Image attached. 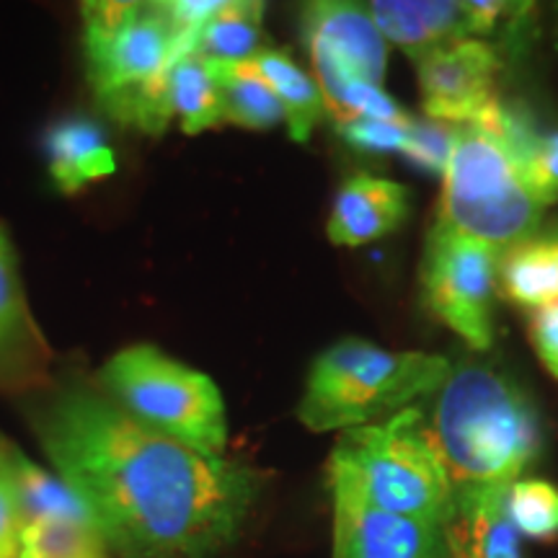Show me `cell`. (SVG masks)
I'll use <instances>...</instances> for the list:
<instances>
[{
  "label": "cell",
  "mask_w": 558,
  "mask_h": 558,
  "mask_svg": "<svg viewBox=\"0 0 558 558\" xmlns=\"http://www.w3.org/2000/svg\"><path fill=\"white\" fill-rule=\"evenodd\" d=\"M411 117L401 122H378V120H354L347 124H337L339 135L347 140L352 148L365 153H403L411 130Z\"/></svg>",
  "instance_id": "cell-27"
},
{
  "label": "cell",
  "mask_w": 558,
  "mask_h": 558,
  "mask_svg": "<svg viewBox=\"0 0 558 558\" xmlns=\"http://www.w3.org/2000/svg\"><path fill=\"white\" fill-rule=\"evenodd\" d=\"M109 554L90 518L34 520L21 533L19 558H109Z\"/></svg>",
  "instance_id": "cell-22"
},
{
  "label": "cell",
  "mask_w": 558,
  "mask_h": 558,
  "mask_svg": "<svg viewBox=\"0 0 558 558\" xmlns=\"http://www.w3.org/2000/svg\"><path fill=\"white\" fill-rule=\"evenodd\" d=\"M329 463L383 512L439 527L448 520L450 476L432 442L427 418L414 407L378 424L344 429Z\"/></svg>",
  "instance_id": "cell-5"
},
{
  "label": "cell",
  "mask_w": 558,
  "mask_h": 558,
  "mask_svg": "<svg viewBox=\"0 0 558 558\" xmlns=\"http://www.w3.org/2000/svg\"><path fill=\"white\" fill-rule=\"evenodd\" d=\"M24 401L45 456L120 558L215 556L267 486L254 465L137 422L96 383L52 380Z\"/></svg>",
  "instance_id": "cell-1"
},
{
  "label": "cell",
  "mask_w": 558,
  "mask_h": 558,
  "mask_svg": "<svg viewBox=\"0 0 558 558\" xmlns=\"http://www.w3.org/2000/svg\"><path fill=\"white\" fill-rule=\"evenodd\" d=\"M452 140H456V128L442 122H411L407 148L403 156L422 166L424 171H445L448 163Z\"/></svg>",
  "instance_id": "cell-26"
},
{
  "label": "cell",
  "mask_w": 558,
  "mask_h": 558,
  "mask_svg": "<svg viewBox=\"0 0 558 558\" xmlns=\"http://www.w3.org/2000/svg\"><path fill=\"white\" fill-rule=\"evenodd\" d=\"M50 177L62 194H78L114 173L117 160L99 124L70 117L54 124L45 140Z\"/></svg>",
  "instance_id": "cell-16"
},
{
  "label": "cell",
  "mask_w": 558,
  "mask_h": 558,
  "mask_svg": "<svg viewBox=\"0 0 558 558\" xmlns=\"http://www.w3.org/2000/svg\"><path fill=\"white\" fill-rule=\"evenodd\" d=\"M507 514L525 538L550 543L558 538V486L541 478L514 481L507 488Z\"/></svg>",
  "instance_id": "cell-24"
},
{
  "label": "cell",
  "mask_w": 558,
  "mask_h": 558,
  "mask_svg": "<svg viewBox=\"0 0 558 558\" xmlns=\"http://www.w3.org/2000/svg\"><path fill=\"white\" fill-rule=\"evenodd\" d=\"M407 186L399 181L357 173L339 186L326 233L337 246H365L393 233L407 220Z\"/></svg>",
  "instance_id": "cell-13"
},
{
  "label": "cell",
  "mask_w": 558,
  "mask_h": 558,
  "mask_svg": "<svg viewBox=\"0 0 558 558\" xmlns=\"http://www.w3.org/2000/svg\"><path fill=\"white\" fill-rule=\"evenodd\" d=\"M369 16L386 41L399 45L411 60L460 39H473L465 0H373Z\"/></svg>",
  "instance_id": "cell-15"
},
{
  "label": "cell",
  "mask_w": 558,
  "mask_h": 558,
  "mask_svg": "<svg viewBox=\"0 0 558 558\" xmlns=\"http://www.w3.org/2000/svg\"><path fill=\"white\" fill-rule=\"evenodd\" d=\"M262 24L264 3L222 0L220 11L197 32L194 52L209 62H246L264 50Z\"/></svg>",
  "instance_id": "cell-19"
},
{
  "label": "cell",
  "mask_w": 558,
  "mask_h": 558,
  "mask_svg": "<svg viewBox=\"0 0 558 558\" xmlns=\"http://www.w3.org/2000/svg\"><path fill=\"white\" fill-rule=\"evenodd\" d=\"M209 68L220 86L222 122L243 130H269L284 122L282 104L246 62H209Z\"/></svg>",
  "instance_id": "cell-20"
},
{
  "label": "cell",
  "mask_w": 558,
  "mask_h": 558,
  "mask_svg": "<svg viewBox=\"0 0 558 558\" xmlns=\"http://www.w3.org/2000/svg\"><path fill=\"white\" fill-rule=\"evenodd\" d=\"M525 171L543 205L548 207L550 202L558 199V132L541 137L538 150L533 153Z\"/></svg>",
  "instance_id": "cell-28"
},
{
  "label": "cell",
  "mask_w": 558,
  "mask_h": 558,
  "mask_svg": "<svg viewBox=\"0 0 558 558\" xmlns=\"http://www.w3.org/2000/svg\"><path fill=\"white\" fill-rule=\"evenodd\" d=\"M501 251L442 222L429 230L422 259V292L432 316L473 349L492 347V300Z\"/></svg>",
  "instance_id": "cell-8"
},
{
  "label": "cell",
  "mask_w": 558,
  "mask_h": 558,
  "mask_svg": "<svg viewBox=\"0 0 558 558\" xmlns=\"http://www.w3.org/2000/svg\"><path fill=\"white\" fill-rule=\"evenodd\" d=\"M16 486L21 501V518L24 527L34 520L45 518H90L83 501L70 492V486L60 476H52L39 469L16 448ZM94 520V518H90Z\"/></svg>",
  "instance_id": "cell-23"
},
{
  "label": "cell",
  "mask_w": 558,
  "mask_h": 558,
  "mask_svg": "<svg viewBox=\"0 0 558 558\" xmlns=\"http://www.w3.org/2000/svg\"><path fill=\"white\" fill-rule=\"evenodd\" d=\"M171 111L186 135L222 124V96L213 68L197 52L177 62L171 73Z\"/></svg>",
  "instance_id": "cell-21"
},
{
  "label": "cell",
  "mask_w": 558,
  "mask_h": 558,
  "mask_svg": "<svg viewBox=\"0 0 558 558\" xmlns=\"http://www.w3.org/2000/svg\"><path fill=\"white\" fill-rule=\"evenodd\" d=\"M96 386L160 435L207 456H226L228 416L218 386L158 347L120 349L101 367Z\"/></svg>",
  "instance_id": "cell-7"
},
{
  "label": "cell",
  "mask_w": 558,
  "mask_h": 558,
  "mask_svg": "<svg viewBox=\"0 0 558 558\" xmlns=\"http://www.w3.org/2000/svg\"><path fill=\"white\" fill-rule=\"evenodd\" d=\"M246 68L271 88L284 109V124L295 143H308L311 132L324 120V96L313 75L305 73L288 52L262 50L246 60Z\"/></svg>",
  "instance_id": "cell-17"
},
{
  "label": "cell",
  "mask_w": 558,
  "mask_h": 558,
  "mask_svg": "<svg viewBox=\"0 0 558 558\" xmlns=\"http://www.w3.org/2000/svg\"><path fill=\"white\" fill-rule=\"evenodd\" d=\"M24 518L16 486V445L0 435V558H19Z\"/></svg>",
  "instance_id": "cell-25"
},
{
  "label": "cell",
  "mask_w": 558,
  "mask_h": 558,
  "mask_svg": "<svg viewBox=\"0 0 558 558\" xmlns=\"http://www.w3.org/2000/svg\"><path fill=\"white\" fill-rule=\"evenodd\" d=\"M499 284L522 308L558 303V239H527L501 251Z\"/></svg>",
  "instance_id": "cell-18"
},
{
  "label": "cell",
  "mask_w": 558,
  "mask_h": 558,
  "mask_svg": "<svg viewBox=\"0 0 558 558\" xmlns=\"http://www.w3.org/2000/svg\"><path fill=\"white\" fill-rule=\"evenodd\" d=\"M414 62L422 107L432 122L452 128L469 124L478 109L494 99L499 58L486 41H452Z\"/></svg>",
  "instance_id": "cell-12"
},
{
  "label": "cell",
  "mask_w": 558,
  "mask_h": 558,
  "mask_svg": "<svg viewBox=\"0 0 558 558\" xmlns=\"http://www.w3.org/2000/svg\"><path fill=\"white\" fill-rule=\"evenodd\" d=\"M52 365L54 352L26 300L16 246L0 222V393H37L52 383Z\"/></svg>",
  "instance_id": "cell-11"
},
{
  "label": "cell",
  "mask_w": 558,
  "mask_h": 558,
  "mask_svg": "<svg viewBox=\"0 0 558 558\" xmlns=\"http://www.w3.org/2000/svg\"><path fill=\"white\" fill-rule=\"evenodd\" d=\"M303 39L313 62L324 107L329 114L352 86H380L386 81L388 41L365 5L320 0L303 13Z\"/></svg>",
  "instance_id": "cell-9"
},
{
  "label": "cell",
  "mask_w": 558,
  "mask_h": 558,
  "mask_svg": "<svg viewBox=\"0 0 558 558\" xmlns=\"http://www.w3.org/2000/svg\"><path fill=\"white\" fill-rule=\"evenodd\" d=\"M452 492L509 488L538 456V416L499 369L465 362L435 393L427 422Z\"/></svg>",
  "instance_id": "cell-3"
},
{
  "label": "cell",
  "mask_w": 558,
  "mask_h": 558,
  "mask_svg": "<svg viewBox=\"0 0 558 558\" xmlns=\"http://www.w3.org/2000/svg\"><path fill=\"white\" fill-rule=\"evenodd\" d=\"M471 13V24H473V37L476 34H492L497 29L499 19L509 13L507 3H494V0H465Z\"/></svg>",
  "instance_id": "cell-30"
},
{
  "label": "cell",
  "mask_w": 558,
  "mask_h": 558,
  "mask_svg": "<svg viewBox=\"0 0 558 558\" xmlns=\"http://www.w3.org/2000/svg\"><path fill=\"white\" fill-rule=\"evenodd\" d=\"M543 205L520 160L497 140L458 124L442 171L437 222L507 251L533 239Z\"/></svg>",
  "instance_id": "cell-6"
},
{
  "label": "cell",
  "mask_w": 558,
  "mask_h": 558,
  "mask_svg": "<svg viewBox=\"0 0 558 558\" xmlns=\"http://www.w3.org/2000/svg\"><path fill=\"white\" fill-rule=\"evenodd\" d=\"M442 535L448 558H525L520 533L507 514V488L452 492Z\"/></svg>",
  "instance_id": "cell-14"
},
{
  "label": "cell",
  "mask_w": 558,
  "mask_h": 558,
  "mask_svg": "<svg viewBox=\"0 0 558 558\" xmlns=\"http://www.w3.org/2000/svg\"><path fill=\"white\" fill-rule=\"evenodd\" d=\"M530 341L550 373L558 378V303L533 313L530 320Z\"/></svg>",
  "instance_id": "cell-29"
},
{
  "label": "cell",
  "mask_w": 558,
  "mask_h": 558,
  "mask_svg": "<svg viewBox=\"0 0 558 558\" xmlns=\"http://www.w3.org/2000/svg\"><path fill=\"white\" fill-rule=\"evenodd\" d=\"M333 558H448L439 525L396 518L362 497L354 481L329 463Z\"/></svg>",
  "instance_id": "cell-10"
},
{
  "label": "cell",
  "mask_w": 558,
  "mask_h": 558,
  "mask_svg": "<svg viewBox=\"0 0 558 558\" xmlns=\"http://www.w3.org/2000/svg\"><path fill=\"white\" fill-rule=\"evenodd\" d=\"M83 52L96 99L114 120L160 135L173 120L171 73L194 52L169 3H83Z\"/></svg>",
  "instance_id": "cell-2"
},
{
  "label": "cell",
  "mask_w": 558,
  "mask_h": 558,
  "mask_svg": "<svg viewBox=\"0 0 558 558\" xmlns=\"http://www.w3.org/2000/svg\"><path fill=\"white\" fill-rule=\"evenodd\" d=\"M450 373L452 365L439 354L388 352L369 341L344 339L311 365L298 418L311 432L378 424L435 396Z\"/></svg>",
  "instance_id": "cell-4"
}]
</instances>
